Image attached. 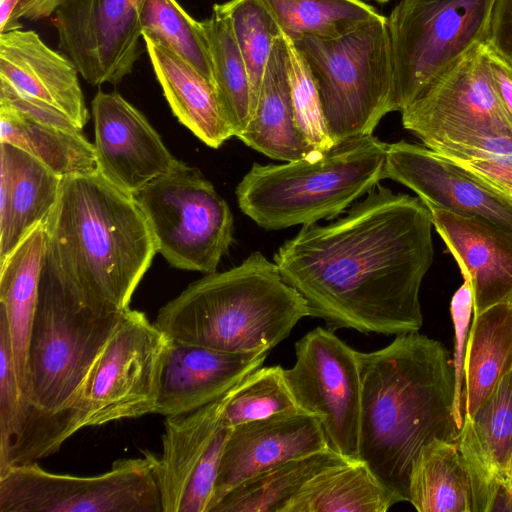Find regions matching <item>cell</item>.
I'll return each instance as SVG.
<instances>
[{"label":"cell","instance_id":"b9f144b4","mask_svg":"<svg viewBox=\"0 0 512 512\" xmlns=\"http://www.w3.org/2000/svg\"><path fill=\"white\" fill-rule=\"evenodd\" d=\"M486 44L512 63V0H496Z\"/></svg>","mask_w":512,"mask_h":512},{"label":"cell","instance_id":"ffe728a7","mask_svg":"<svg viewBox=\"0 0 512 512\" xmlns=\"http://www.w3.org/2000/svg\"><path fill=\"white\" fill-rule=\"evenodd\" d=\"M78 74L75 63L47 46L35 31L0 34V94L55 107L82 129L89 112Z\"/></svg>","mask_w":512,"mask_h":512},{"label":"cell","instance_id":"74e56055","mask_svg":"<svg viewBox=\"0 0 512 512\" xmlns=\"http://www.w3.org/2000/svg\"><path fill=\"white\" fill-rule=\"evenodd\" d=\"M27 407L18 381L8 322L0 313V461L19 436Z\"/></svg>","mask_w":512,"mask_h":512},{"label":"cell","instance_id":"ba28073f","mask_svg":"<svg viewBox=\"0 0 512 512\" xmlns=\"http://www.w3.org/2000/svg\"><path fill=\"white\" fill-rule=\"evenodd\" d=\"M168 340L145 313L124 310L75 403L63 412L45 415L52 448L58 450L84 427L154 414Z\"/></svg>","mask_w":512,"mask_h":512},{"label":"cell","instance_id":"8fae6325","mask_svg":"<svg viewBox=\"0 0 512 512\" xmlns=\"http://www.w3.org/2000/svg\"><path fill=\"white\" fill-rule=\"evenodd\" d=\"M152 231L157 253L172 266L216 272L234 241L233 215L201 171L177 160L133 194Z\"/></svg>","mask_w":512,"mask_h":512},{"label":"cell","instance_id":"d6a6232c","mask_svg":"<svg viewBox=\"0 0 512 512\" xmlns=\"http://www.w3.org/2000/svg\"><path fill=\"white\" fill-rule=\"evenodd\" d=\"M284 37L337 38L381 14L362 0H261Z\"/></svg>","mask_w":512,"mask_h":512},{"label":"cell","instance_id":"30bf717a","mask_svg":"<svg viewBox=\"0 0 512 512\" xmlns=\"http://www.w3.org/2000/svg\"><path fill=\"white\" fill-rule=\"evenodd\" d=\"M496 0H400L387 25L391 110L402 112L454 62L486 43Z\"/></svg>","mask_w":512,"mask_h":512},{"label":"cell","instance_id":"f35d334b","mask_svg":"<svg viewBox=\"0 0 512 512\" xmlns=\"http://www.w3.org/2000/svg\"><path fill=\"white\" fill-rule=\"evenodd\" d=\"M473 312V300L468 283L455 293L451 302V315L455 330V351L453 366L455 371V418L461 430L465 418L464 359L469 333V322Z\"/></svg>","mask_w":512,"mask_h":512},{"label":"cell","instance_id":"ac0fdd59","mask_svg":"<svg viewBox=\"0 0 512 512\" xmlns=\"http://www.w3.org/2000/svg\"><path fill=\"white\" fill-rule=\"evenodd\" d=\"M330 447L319 420L302 410L231 427L209 512L232 489L287 460Z\"/></svg>","mask_w":512,"mask_h":512},{"label":"cell","instance_id":"8d00e7d4","mask_svg":"<svg viewBox=\"0 0 512 512\" xmlns=\"http://www.w3.org/2000/svg\"><path fill=\"white\" fill-rule=\"evenodd\" d=\"M289 82L296 126L306 141L319 151L335 145L332 140L311 71L294 44L286 37Z\"/></svg>","mask_w":512,"mask_h":512},{"label":"cell","instance_id":"6da1fadb","mask_svg":"<svg viewBox=\"0 0 512 512\" xmlns=\"http://www.w3.org/2000/svg\"><path fill=\"white\" fill-rule=\"evenodd\" d=\"M432 214L377 185L344 217L302 225L273 260L327 328L399 335L423 324L419 292L433 262Z\"/></svg>","mask_w":512,"mask_h":512},{"label":"cell","instance_id":"484cf974","mask_svg":"<svg viewBox=\"0 0 512 512\" xmlns=\"http://www.w3.org/2000/svg\"><path fill=\"white\" fill-rule=\"evenodd\" d=\"M46 247L47 234L43 222L0 261V313L8 322L21 391L25 382L29 335Z\"/></svg>","mask_w":512,"mask_h":512},{"label":"cell","instance_id":"2e32d148","mask_svg":"<svg viewBox=\"0 0 512 512\" xmlns=\"http://www.w3.org/2000/svg\"><path fill=\"white\" fill-rule=\"evenodd\" d=\"M385 178L413 190L428 208L474 218L512 234V199L425 145L388 144Z\"/></svg>","mask_w":512,"mask_h":512},{"label":"cell","instance_id":"836d02e7","mask_svg":"<svg viewBox=\"0 0 512 512\" xmlns=\"http://www.w3.org/2000/svg\"><path fill=\"white\" fill-rule=\"evenodd\" d=\"M142 36L168 48L213 84V70L201 21L176 0H145L140 11Z\"/></svg>","mask_w":512,"mask_h":512},{"label":"cell","instance_id":"83f0119b","mask_svg":"<svg viewBox=\"0 0 512 512\" xmlns=\"http://www.w3.org/2000/svg\"><path fill=\"white\" fill-rule=\"evenodd\" d=\"M511 369L512 303H499L475 315L469 328L464 359L465 418L477 411Z\"/></svg>","mask_w":512,"mask_h":512},{"label":"cell","instance_id":"f6af8a7d","mask_svg":"<svg viewBox=\"0 0 512 512\" xmlns=\"http://www.w3.org/2000/svg\"><path fill=\"white\" fill-rule=\"evenodd\" d=\"M373 1L381 3V4H385V3L390 2L391 0H373Z\"/></svg>","mask_w":512,"mask_h":512},{"label":"cell","instance_id":"cb8c5ba5","mask_svg":"<svg viewBox=\"0 0 512 512\" xmlns=\"http://www.w3.org/2000/svg\"><path fill=\"white\" fill-rule=\"evenodd\" d=\"M288 68V50L282 36L267 62L249 123L237 137L252 149L286 162L319 151L306 141L296 126Z\"/></svg>","mask_w":512,"mask_h":512},{"label":"cell","instance_id":"4dcf8cb0","mask_svg":"<svg viewBox=\"0 0 512 512\" xmlns=\"http://www.w3.org/2000/svg\"><path fill=\"white\" fill-rule=\"evenodd\" d=\"M350 462L331 447L282 462L229 491L211 512H281L313 476Z\"/></svg>","mask_w":512,"mask_h":512},{"label":"cell","instance_id":"d4e9b609","mask_svg":"<svg viewBox=\"0 0 512 512\" xmlns=\"http://www.w3.org/2000/svg\"><path fill=\"white\" fill-rule=\"evenodd\" d=\"M156 78L176 118L211 148L233 136L215 85L180 56L142 36Z\"/></svg>","mask_w":512,"mask_h":512},{"label":"cell","instance_id":"bcb514c9","mask_svg":"<svg viewBox=\"0 0 512 512\" xmlns=\"http://www.w3.org/2000/svg\"><path fill=\"white\" fill-rule=\"evenodd\" d=\"M510 492H511V494H512V486H511V488H510Z\"/></svg>","mask_w":512,"mask_h":512},{"label":"cell","instance_id":"7bdbcfd3","mask_svg":"<svg viewBox=\"0 0 512 512\" xmlns=\"http://www.w3.org/2000/svg\"><path fill=\"white\" fill-rule=\"evenodd\" d=\"M486 53L493 90L512 126V63L487 44Z\"/></svg>","mask_w":512,"mask_h":512},{"label":"cell","instance_id":"7402d4cb","mask_svg":"<svg viewBox=\"0 0 512 512\" xmlns=\"http://www.w3.org/2000/svg\"><path fill=\"white\" fill-rule=\"evenodd\" d=\"M429 209L433 226L468 283L473 315L512 303V234L474 218Z\"/></svg>","mask_w":512,"mask_h":512},{"label":"cell","instance_id":"f546056e","mask_svg":"<svg viewBox=\"0 0 512 512\" xmlns=\"http://www.w3.org/2000/svg\"><path fill=\"white\" fill-rule=\"evenodd\" d=\"M408 502L418 512H474L472 480L457 442L436 438L422 448Z\"/></svg>","mask_w":512,"mask_h":512},{"label":"cell","instance_id":"7c38bea8","mask_svg":"<svg viewBox=\"0 0 512 512\" xmlns=\"http://www.w3.org/2000/svg\"><path fill=\"white\" fill-rule=\"evenodd\" d=\"M0 512H163L149 456L116 460L100 475L48 472L36 462L0 471Z\"/></svg>","mask_w":512,"mask_h":512},{"label":"cell","instance_id":"e0dca14e","mask_svg":"<svg viewBox=\"0 0 512 512\" xmlns=\"http://www.w3.org/2000/svg\"><path fill=\"white\" fill-rule=\"evenodd\" d=\"M98 171L135 194L177 162L144 114L117 92L99 90L92 103Z\"/></svg>","mask_w":512,"mask_h":512},{"label":"cell","instance_id":"d590c367","mask_svg":"<svg viewBox=\"0 0 512 512\" xmlns=\"http://www.w3.org/2000/svg\"><path fill=\"white\" fill-rule=\"evenodd\" d=\"M301 410L280 365L259 367L234 386L222 419L233 427L241 423Z\"/></svg>","mask_w":512,"mask_h":512},{"label":"cell","instance_id":"52a82bcc","mask_svg":"<svg viewBox=\"0 0 512 512\" xmlns=\"http://www.w3.org/2000/svg\"><path fill=\"white\" fill-rule=\"evenodd\" d=\"M291 42L311 71L334 143L373 134L380 120L392 112L387 17L381 14L337 38L304 37Z\"/></svg>","mask_w":512,"mask_h":512},{"label":"cell","instance_id":"5b68a950","mask_svg":"<svg viewBox=\"0 0 512 512\" xmlns=\"http://www.w3.org/2000/svg\"><path fill=\"white\" fill-rule=\"evenodd\" d=\"M387 148L370 134L285 164L254 163L236 187L239 208L269 231L334 219L384 179Z\"/></svg>","mask_w":512,"mask_h":512},{"label":"cell","instance_id":"9a60e30c","mask_svg":"<svg viewBox=\"0 0 512 512\" xmlns=\"http://www.w3.org/2000/svg\"><path fill=\"white\" fill-rule=\"evenodd\" d=\"M145 0H63L55 13L58 47L93 86L118 84L140 54Z\"/></svg>","mask_w":512,"mask_h":512},{"label":"cell","instance_id":"5bb4252c","mask_svg":"<svg viewBox=\"0 0 512 512\" xmlns=\"http://www.w3.org/2000/svg\"><path fill=\"white\" fill-rule=\"evenodd\" d=\"M233 390L197 410L166 417L160 457L145 451L154 468L163 512H209L231 431L222 414Z\"/></svg>","mask_w":512,"mask_h":512},{"label":"cell","instance_id":"ee69618b","mask_svg":"<svg viewBox=\"0 0 512 512\" xmlns=\"http://www.w3.org/2000/svg\"><path fill=\"white\" fill-rule=\"evenodd\" d=\"M511 486H512V462H511L510 475H509V491H510Z\"/></svg>","mask_w":512,"mask_h":512},{"label":"cell","instance_id":"d6986e66","mask_svg":"<svg viewBox=\"0 0 512 512\" xmlns=\"http://www.w3.org/2000/svg\"><path fill=\"white\" fill-rule=\"evenodd\" d=\"M457 444L472 480L474 512L512 511V369L464 419Z\"/></svg>","mask_w":512,"mask_h":512},{"label":"cell","instance_id":"4fadbf2b","mask_svg":"<svg viewBox=\"0 0 512 512\" xmlns=\"http://www.w3.org/2000/svg\"><path fill=\"white\" fill-rule=\"evenodd\" d=\"M296 361L284 377L298 407L315 416L329 446L359 460L361 381L356 350L333 330L316 327L295 344Z\"/></svg>","mask_w":512,"mask_h":512},{"label":"cell","instance_id":"60d3db41","mask_svg":"<svg viewBox=\"0 0 512 512\" xmlns=\"http://www.w3.org/2000/svg\"><path fill=\"white\" fill-rule=\"evenodd\" d=\"M454 161V160H453ZM512 199V153L455 161Z\"/></svg>","mask_w":512,"mask_h":512},{"label":"cell","instance_id":"ab89813d","mask_svg":"<svg viewBox=\"0 0 512 512\" xmlns=\"http://www.w3.org/2000/svg\"><path fill=\"white\" fill-rule=\"evenodd\" d=\"M63 0H0V34L21 29L20 19L37 21L55 14Z\"/></svg>","mask_w":512,"mask_h":512},{"label":"cell","instance_id":"44dd1931","mask_svg":"<svg viewBox=\"0 0 512 512\" xmlns=\"http://www.w3.org/2000/svg\"><path fill=\"white\" fill-rule=\"evenodd\" d=\"M267 355L231 353L169 338L155 413L177 416L217 400L261 367Z\"/></svg>","mask_w":512,"mask_h":512},{"label":"cell","instance_id":"f1b7e54d","mask_svg":"<svg viewBox=\"0 0 512 512\" xmlns=\"http://www.w3.org/2000/svg\"><path fill=\"white\" fill-rule=\"evenodd\" d=\"M397 503L364 462L350 461L313 476L281 512H386Z\"/></svg>","mask_w":512,"mask_h":512},{"label":"cell","instance_id":"4316f807","mask_svg":"<svg viewBox=\"0 0 512 512\" xmlns=\"http://www.w3.org/2000/svg\"><path fill=\"white\" fill-rule=\"evenodd\" d=\"M0 142L34 156L61 177L98 172L94 144L78 128L39 121L0 104Z\"/></svg>","mask_w":512,"mask_h":512},{"label":"cell","instance_id":"8992f818","mask_svg":"<svg viewBox=\"0 0 512 512\" xmlns=\"http://www.w3.org/2000/svg\"><path fill=\"white\" fill-rule=\"evenodd\" d=\"M123 312L82 294L46 247L22 391L31 409L53 415L75 403Z\"/></svg>","mask_w":512,"mask_h":512},{"label":"cell","instance_id":"e575fe53","mask_svg":"<svg viewBox=\"0 0 512 512\" xmlns=\"http://www.w3.org/2000/svg\"><path fill=\"white\" fill-rule=\"evenodd\" d=\"M214 5L228 17L244 59L250 82L252 115L267 62L276 41L283 36L282 31L261 0H229Z\"/></svg>","mask_w":512,"mask_h":512},{"label":"cell","instance_id":"1f68e13d","mask_svg":"<svg viewBox=\"0 0 512 512\" xmlns=\"http://www.w3.org/2000/svg\"><path fill=\"white\" fill-rule=\"evenodd\" d=\"M210 53L213 80L219 102L238 137L251 115V89L247 68L228 17L215 5L209 18L201 21Z\"/></svg>","mask_w":512,"mask_h":512},{"label":"cell","instance_id":"3957f363","mask_svg":"<svg viewBox=\"0 0 512 512\" xmlns=\"http://www.w3.org/2000/svg\"><path fill=\"white\" fill-rule=\"evenodd\" d=\"M45 228L47 251L66 280L90 299L130 308L157 253L133 194L99 171L64 177Z\"/></svg>","mask_w":512,"mask_h":512},{"label":"cell","instance_id":"603a6c76","mask_svg":"<svg viewBox=\"0 0 512 512\" xmlns=\"http://www.w3.org/2000/svg\"><path fill=\"white\" fill-rule=\"evenodd\" d=\"M0 261L52 212L63 177L26 151L0 142Z\"/></svg>","mask_w":512,"mask_h":512},{"label":"cell","instance_id":"277c9868","mask_svg":"<svg viewBox=\"0 0 512 512\" xmlns=\"http://www.w3.org/2000/svg\"><path fill=\"white\" fill-rule=\"evenodd\" d=\"M311 316L306 300L261 252L224 272L205 274L160 308L168 338L231 353L267 352Z\"/></svg>","mask_w":512,"mask_h":512},{"label":"cell","instance_id":"9c48e42d","mask_svg":"<svg viewBox=\"0 0 512 512\" xmlns=\"http://www.w3.org/2000/svg\"><path fill=\"white\" fill-rule=\"evenodd\" d=\"M401 114L406 130L451 160L512 153V126L492 87L486 43L469 49Z\"/></svg>","mask_w":512,"mask_h":512},{"label":"cell","instance_id":"7a4b0ae2","mask_svg":"<svg viewBox=\"0 0 512 512\" xmlns=\"http://www.w3.org/2000/svg\"><path fill=\"white\" fill-rule=\"evenodd\" d=\"M356 356L359 460L399 502H408L410 474L422 448L436 438L458 439L453 363L441 342L418 331Z\"/></svg>","mask_w":512,"mask_h":512}]
</instances>
